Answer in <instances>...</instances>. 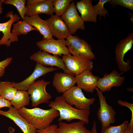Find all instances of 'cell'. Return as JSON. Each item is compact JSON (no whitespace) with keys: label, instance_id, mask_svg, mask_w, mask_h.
<instances>
[{"label":"cell","instance_id":"obj_1","mask_svg":"<svg viewBox=\"0 0 133 133\" xmlns=\"http://www.w3.org/2000/svg\"><path fill=\"white\" fill-rule=\"evenodd\" d=\"M17 110L29 123L39 130L49 127L59 116L58 111L53 108L44 110L37 107L28 109L24 107Z\"/></svg>","mask_w":133,"mask_h":133},{"label":"cell","instance_id":"obj_2","mask_svg":"<svg viewBox=\"0 0 133 133\" xmlns=\"http://www.w3.org/2000/svg\"><path fill=\"white\" fill-rule=\"evenodd\" d=\"M48 106L58 111L59 122L63 120L69 122L74 119L83 121L87 124L89 122V110L78 109L68 104L62 96L57 97L53 101L50 102Z\"/></svg>","mask_w":133,"mask_h":133},{"label":"cell","instance_id":"obj_3","mask_svg":"<svg viewBox=\"0 0 133 133\" xmlns=\"http://www.w3.org/2000/svg\"><path fill=\"white\" fill-rule=\"evenodd\" d=\"M66 42L70 54L73 56L90 60L95 58L90 45L79 37L70 34Z\"/></svg>","mask_w":133,"mask_h":133},{"label":"cell","instance_id":"obj_4","mask_svg":"<svg viewBox=\"0 0 133 133\" xmlns=\"http://www.w3.org/2000/svg\"><path fill=\"white\" fill-rule=\"evenodd\" d=\"M62 96L66 101L79 110H89L91 105L95 101V98H88L85 97L82 89L75 85L63 93Z\"/></svg>","mask_w":133,"mask_h":133},{"label":"cell","instance_id":"obj_5","mask_svg":"<svg viewBox=\"0 0 133 133\" xmlns=\"http://www.w3.org/2000/svg\"><path fill=\"white\" fill-rule=\"evenodd\" d=\"M133 44V33H129L125 38L120 40L116 46L115 49L116 60L119 70L123 73L129 70L131 68L130 61L126 62L124 59L125 55L132 47Z\"/></svg>","mask_w":133,"mask_h":133},{"label":"cell","instance_id":"obj_6","mask_svg":"<svg viewBox=\"0 0 133 133\" xmlns=\"http://www.w3.org/2000/svg\"><path fill=\"white\" fill-rule=\"evenodd\" d=\"M50 83L43 79L35 82L29 88L27 92L30 95L33 107L43 103H49L51 95L46 90V87Z\"/></svg>","mask_w":133,"mask_h":133},{"label":"cell","instance_id":"obj_7","mask_svg":"<svg viewBox=\"0 0 133 133\" xmlns=\"http://www.w3.org/2000/svg\"><path fill=\"white\" fill-rule=\"evenodd\" d=\"M95 90L97 92L100 105L97 115L99 120L101 122L102 129H103L115 122L116 113L113 107L107 103L106 97L103 95V92L97 87Z\"/></svg>","mask_w":133,"mask_h":133},{"label":"cell","instance_id":"obj_8","mask_svg":"<svg viewBox=\"0 0 133 133\" xmlns=\"http://www.w3.org/2000/svg\"><path fill=\"white\" fill-rule=\"evenodd\" d=\"M67 70L72 74L78 75L86 70H92L93 63L91 60L78 57L70 54L62 57Z\"/></svg>","mask_w":133,"mask_h":133},{"label":"cell","instance_id":"obj_9","mask_svg":"<svg viewBox=\"0 0 133 133\" xmlns=\"http://www.w3.org/2000/svg\"><path fill=\"white\" fill-rule=\"evenodd\" d=\"M61 17L67 26L71 34L79 29L84 30V22L78 14L74 2L70 3Z\"/></svg>","mask_w":133,"mask_h":133},{"label":"cell","instance_id":"obj_10","mask_svg":"<svg viewBox=\"0 0 133 133\" xmlns=\"http://www.w3.org/2000/svg\"><path fill=\"white\" fill-rule=\"evenodd\" d=\"M40 50L58 56L70 54L64 39L55 40L52 38L44 39L36 42Z\"/></svg>","mask_w":133,"mask_h":133},{"label":"cell","instance_id":"obj_11","mask_svg":"<svg viewBox=\"0 0 133 133\" xmlns=\"http://www.w3.org/2000/svg\"><path fill=\"white\" fill-rule=\"evenodd\" d=\"M6 17H10L9 20L6 22L0 23V32H2L3 34L0 39V46L5 45L7 47H9L12 43L18 40V36L11 32V28L13 24L19 21L20 17L16 13L14 14L12 11L8 13Z\"/></svg>","mask_w":133,"mask_h":133},{"label":"cell","instance_id":"obj_12","mask_svg":"<svg viewBox=\"0 0 133 133\" xmlns=\"http://www.w3.org/2000/svg\"><path fill=\"white\" fill-rule=\"evenodd\" d=\"M57 68L47 67L36 63L33 73L23 81L18 83L12 82L13 87L18 90L26 91L39 77L46 74L55 70Z\"/></svg>","mask_w":133,"mask_h":133},{"label":"cell","instance_id":"obj_13","mask_svg":"<svg viewBox=\"0 0 133 133\" xmlns=\"http://www.w3.org/2000/svg\"><path fill=\"white\" fill-rule=\"evenodd\" d=\"M30 58L36 63L45 66H56L62 69L65 73L74 75L67 70L63 60L58 56L51 55L40 50L31 55Z\"/></svg>","mask_w":133,"mask_h":133},{"label":"cell","instance_id":"obj_14","mask_svg":"<svg viewBox=\"0 0 133 133\" xmlns=\"http://www.w3.org/2000/svg\"><path fill=\"white\" fill-rule=\"evenodd\" d=\"M120 75L115 69L110 73L105 74L103 77L99 78L97 87L104 92L110 91L113 87L120 86L123 83L125 77Z\"/></svg>","mask_w":133,"mask_h":133},{"label":"cell","instance_id":"obj_15","mask_svg":"<svg viewBox=\"0 0 133 133\" xmlns=\"http://www.w3.org/2000/svg\"><path fill=\"white\" fill-rule=\"evenodd\" d=\"M45 20L52 36L58 39H65L71 34L67 26L61 17L53 15Z\"/></svg>","mask_w":133,"mask_h":133},{"label":"cell","instance_id":"obj_16","mask_svg":"<svg viewBox=\"0 0 133 133\" xmlns=\"http://www.w3.org/2000/svg\"><path fill=\"white\" fill-rule=\"evenodd\" d=\"M0 115L13 121L23 133H36L37 129L36 128L21 116L18 113L17 109L11 106L7 111L0 110Z\"/></svg>","mask_w":133,"mask_h":133},{"label":"cell","instance_id":"obj_17","mask_svg":"<svg viewBox=\"0 0 133 133\" xmlns=\"http://www.w3.org/2000/svg\"><path fill=\"white\" fill-rule=\"evenodd\" d=\"M75 77L77 86L86 92L92 93L97 87L99 78L94 75L90 70H86Z\"/></svg>","mask_w":133,"mask_h":133},{"label":"cell","instance_id":"obj_18","mask_svg":"<svg viewBox=\"0 0 133 133\" xmlns=\"http://www.w3.org/2000/svg\"><path fill=\"white\" fill-rule=\"evenodd\" d=\"M74 76L64 72L56 73L52 84L58 93H63L74 86L76 81Z\"/></svg>","mask_w":133,"mask_h":133},{"label":"cell","instance_id":"obj_19","mask_svg":"<svg viewBox=\"0 0 133 133\" xmlns=\"http://www.w3.org/2000/svg\"><path fill=\"white\" fill-rule=\"evenodd\" d=\"M52 0H43L35 3L27 4L25 15L30 16L43 14L51 16L54 12Z\"/></svg>","mask_w":133,"mask_h":133},{"label":"cell","instance_id":"obj_20","mask_svg":"<svg viewBox=\"0 0 133 133\" xmlns=\"http://www.w3.org/2000/svg\"><path fill=\"white\" fill-rule=\"evenodd\" d=\"M76 6L84 22H96L97 17L94 11L92 0H80L76 2Z\"/></svg>","mask_w":133,"mask_h":133},{"label":"cell","instance_id":"obj_21","mask_svg":"<svg viewBox=\"0 0 133 133\" xmlns=\"http://www.w3.org/2000/svg\"><path fill=\"white\" fill-rule=\"evenodd\" d=\"M36 29L43 36V39L52 38L50 28L45 20L41 19L38 15L25 16L23 20Z\"/></svg>","mask_w":133,"mask_h":133},{"label":"cell","instance_id":"obj_22","mask_svg":"<svg viewBox=\"0 0 133 133\" xmlns=\"http://www.w3.org/2000/svg\"><path fill=\"white\" fill-rule=\"evenodd\" d=\"M84 122L80 120L70 123L59 122L55 133H90L84 126Z\"/></svg>","mask_w":133,"mask_h":133},{"label":"cell","instance_id":"obj_23","mask_svg":"<svg viewBox=\"0 0 133 133\" xmlns=\"http://www.w3.org/2000/svg\"><path fill=\"white\" fill-rule=\"evenodd\" d=\"M30 98L27 92L18 90L10 101L11 104L17 109L29 104Z\"/></svg>","mask_w":133,"mask_h":133},{"label":"cell","instance_id":"obj_24","mask_svg":"<svg viewBox=\"0 0 133 133\" xmlns=\"http://www.w3.org/2000/svg\"><path fill=\"white\" fill-rule=\"evenodd\" d=\"M17 90L13 87L12 82L1 81L0 82V96L11 101Z\"/></svg>","mask_w":133,"mask_h":133},{"label":"cell","instance_id":"obj_25","mask_svg":"<svg viewBox=\"0 0 133 133\" xmlns=\"http://www.w3.org/2000/svg\"><path fill=\"white\" fill-rule=\"evenodd\" d=\"M38 30L24 20L18 21L13 24L12 32L18 36L21 34L26 35L30 32Z\"/></svg>","mask_w":133,"mask_h":133},{"label":"cell","instance_id":"obj_26","mask_svg":"<svg viewBox=\"0 0 133 133\" xmlns=\"http://www.w3.org/2000/svg\"><path fill=\"white\" fill-rule=\"evenodd\" d=\"M72 0H52L54 12L58 16H61L65 12Z\"/></svg>","mask_w":133,"mask_h":133},{"label":"cell","instance_id":"obj_27","mask_svg":"<svg viewBox=\"0 0 133 133\" xmlns=\"http://www.w3.org/2000/svg\"><path fill=\"white\" fill-rule=\"evenodd\" d=\"M26 0H5L4 3L6 4H10L15 6L17 9L21 18L24 19L26 11L25 5Z\"/></svg>","mask_w":133,"mask_h":133},{"label":"cell","instance_id":"obj_28","mask_svg":"<svg viewBox=\"0 0 133 133\" xmlns=\"http://www.w3.org/2000/svg\"><path fill=\"white\" fill-rule=\"evenodd\" d=\"M129 123L128 121L126 120L117 126L109 125L102 129L101 133H125Z\"/></svg>","mask_w":133,"mask_h":133},{"label":"cell","instance_id":"obj_29","mask_svg":"<svg viewBox=\"0 0 133 133\" xmlns=\"http://www.w3.org/2000/svg\"><path fill=\"white\" fill-rule=\"evenodd\" d=\"M110 0H100L97 4L93 6L94 11L97 17L100 16V19L102 16L105 18H106V15L109 16L108 10L104 7V4L108 2Z\"/></svg>","mask_w":133,"mask_h":133},{"label":"cell","instance_id":"obj_30","mask_svg":"<svg viewBox=\"0 0 133 133\" xmlns=\"http://www.w3.org/2000/svg\"><path fill=\"white\" fill-rule=\"evenodd\" d=\"M108 3L110 4L120 6L133 10V0H110Z\"/></svg>","mask_w":133,"mask_h":133},{"label":"cell","instance_id":"obj_31","mask_svg":"<svg viewBox=\"0 0 133 133\" xmlns=\"http://www.w3.org/2000/svg\"><path fill=\"white\" fill-rule=\"evenodd\" d=\"M12 60V57H9L0 62V78L4 75L6 67L9 65Z\"/></svg>","mask_w":133,"mask_h":133},{"label":"cell","instance_id":"obj_32","mask_svg":"<svg viewBox=\"0 0 133 133\" xmlns=\"http://www.w3.org/2000/svg\"><path fill=\"white\" fill-rule=\"evenodd\" d=\"M117 102L119 105L123 106L126 107L130 110L131 112V117L130 122L128 124L130 125L133 126V104L121 100H118Z\"/></svg>","mask_w":133,"mask_h":133},{"label":"cell","instance_id":"obj_33","mask_svg":"<svg viewBox=\"0 0 133 133\" xmlns=\"http://www.w3.org/2000/svg\"><path fill=\"white\" fill-rule=\"evenodd\" d=\"M58 127V125L55 124L50 125L45 129L40 130L37 129L36 133H55Z\"/></svg>","mask_w":133,"mask_h":133},{"label":"cell","instance_id":"obj_34","mask_svg":"<svg viewBox=\"0 0 133 133\" xmlns=\"http://www.w3.org/2000/svg\"><path fill=\"white\" fill-rule=\"evenodd\" d=\"M12 106L10 101L0 96V110L3 107L9 108Z\"/></svg>","mask_w":133,"mask_h":133},{"label":"cell","instance_id":"obj_35","mask_svg":"<svg viewBox=\"0 0 133 133\" xmlns=\"http://www.w3.org/2000/svg\"><path fill=\"white\" fill-rule=\"evenodd\" d=\"M125 133H133V126L128 124Z\"/></svg>","mask_w":133,"mask_h":133},{"label":"cell","instance_id":"obj_36","mask_svg":"<svg viewBox=\"0 0 133 133\" xmlns=\"http://www.w3.org/2000/svg\"><path fill=\"white\" fill-rule=\"evenodd\" d=\"M90 131V133H98L96 129V123L95 121L93 122L92 129Z\"/></svg>","mask_w":133,"mask_h":133},{"label":"cell","instance_id":"obj_37","mask_svg":"<svg viewBox=\"0 0 133 133\" xmlns=\"http://www.w3.org/2000/svg\"><path fill=\"white\" fill-rule=\"evenodd\" d=\"M5 0H1L0 1V14H1L3 12V8L2 7V5L4 3Z\"/></svg>","mask_w":133,"mask_h":133},{"label":"cell","instance_id":"obj_38","mask_svg":"<svg viewBox=\"0 0 133 133\" xmlns=\"http://www.w3.org/2000/svg\"><path fill=\"white\" fill-rule=\"evenodd\" d=\"M8 130L9 133H14L15 131V129L11 126H10L8 128Z\"/></svg>","mask_w":133,"mask_h":133}]
</instances>
